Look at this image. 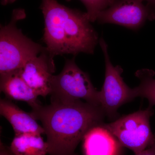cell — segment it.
<instances>
[{"instance_id":"cell-1","label":"cell","mask_w":155,"mask_h":155,"mask_svg":"<svg viewBox=\"0 0 155 155\" xmlns=\"http://www.w3.org/2000/svg\"><path fill=\"white\" fill-rule=\"evenodd\" d=\"M30 114L41 122L49 155H76L79 143L91 128L103 124L105 115L101 107L81 100L41 105Z\"/></svg>"},{"instance_id":"cell-2","label":"cell","mask_w":155,"mask_h":155,"mask_svg":"<svg viewBox=\"0 0 155 155\" xmlns=\"http://www.w3.org/2000/svg\"><path fill=\"white\" fill-rule=\"evenodd\" d=\"M44 41L54 57L65 54H93L99 40L86 13L67 8L56 0H41Z\"/></svg>"},{"instance_id":"cell-3","label":"cell","mask_w":155,"mask_h":155,"mask_svg":"<svg viewBox=\"0 0 155 155\" xmlns=\"http://www.w3.org/2000/svg\"><path fill=\"white\" fill-rule=\"evenodd\" d=\"M25 17L23 9H16L10 22L1 25L0 75L19 70L27 61L46 49L25 36L17 28V22Z\"/></svg>"},{"instance_id":"cell-4","label":"cell","mask_w":155,"mask_h":155,"mask_svg":"<svg viewBox=\"0 0 155 155\" xmlns=\"http://www.w3.org/2000/svg\"><path fill=\"white\" fill-rule=\"evenodd\" d=\"M51 103L67 104L84 100L101 107L99 91L92 83L87 73L76 65L75 58L66 59L63 70L51 79Z\"/></svg>"},{"instance_id":"cell-5","label":"cell","mask_w":155,"mask_h":155,"mask_svg":"<svg viewBox=\"0 0 155 155\" xmlns=\"http://www.w3.org/2000/svg\"><path fill=\"white\" fill-rule=\"evenodd\" d=\"M154 114L152 107L122 116L116 121L103 125L116 137L122 146L135 154L144 150L155 141L150 119Z\"/></svg>"},{"instance_id":"cell-6","label":"cell","mask_w":155,"mask_h":155,"mask_svg":"<svg viewBox=\"0 0 155 155\" xmlns=\"http://www.w3.org/2000/svg\"><path fill=\"white\" fill-rule=\"evenodd\" d=\"M104 56L105 75L102 88L99 91L101 107L105 115L116 117L117 111L121 106L136 97L134 88H130L121 77L123 69L120 66L114 67L108 52L107 45L103 38L99 41Z\"/></svg>"},{"instance_id":"cell-7","label":"cell","mask_w":155,"mask_h":155,"mask_svg":"<svg viewBox=\"0 0 155 155\" xmlns=\"http://www.w3.org/2000/svg\"><path fill=\"white\" fill-rule=\"evenodd\" d=\"M155 19V8L140 0H115L102 11L97 21L101 24L111 23L137 30L147 20Z\"/></svg>"},{"instance_id":"cell-8","label":"cell","mask_w":155,"mask_h":155,"mask_svg":"<svg viewBox=\"0 0 155 155\" xmlns=\"http://www.w3.org/2000/svg\"><path fill=\"white\" fill-rule=\"evenodd\" d=\"M54 58L46 48L19 70L22 79L39 96L50 94L51 79L56 70Z\"/></svg>"},{"instance_id":"cell-9","label":"cell","mask_w":155,"mask_h":155,"mask_svg":"<svg viewBox=\"0 0 155 155\" xmlns=\"http://www.w3.org/2000/svg\"><path fill=\"white\" fill-rule=\"evenodd\" d=\"M0 114L13 127L15 135L24 134H45V130L30 113L22 110L8 99L0 100Z\"/></svg>"},{"instance_id":"cell-10","label":"cell","mask_w":155,"mask_h":155,"mask_svg":"<svg viewBox=\"0 0 155 155\" xmlns=\"http://www.w3.org/2000/svg\"><path fill=\"white\" fill-rule=\"evenodd\" d=\"M103 124L92 127L84 137L85 155H118L121 145Z\"/></svg>"},{"instance_id":"cell-11","label":"cell","mask_w":155,"mask_h":155,"mask_svg":"<svg viewBox=\"0 0 155 155\" xmlns=\"http://www.w3.org/2000/svg\"><path fill=\"white\" fill-rule=\"evenodd\" d=\"M0 89L8 99L25 102L32 109L41 105L38 95L22 79L19 70L0 75Z\"/></svg>"},{"instance_id":"cell-12","label":"cell","mask_w":155,"mask_h":155,"mask_svg":"<svg viewBox=\"0 0 155 155\" xmlns=\"http://www.w3.org/2000/svg\"><path fill=\"white\" fill-rule=\"evenodd\" d=\"M16 155H47L48 145L41 135L24 134L15 136L10 147Z\"/></svg>"},{"instance_id":"cell-13","label":"cell","mask_w":155,"mask_h":155,"mask_svg":"<svg viewBox=\"0 0 155 155\" xmlns=\"http://www.w3.org/2000/svg\"><path fill=\"white\" fill-rule=\"evenodd\" d=\"M154 72L144 69L136 72V76L140 80L138 86L134 88L137 97L145 98L148 100L150 107L155 105V79Z\"/></svg>"},{"instance_id":"cell-14","label":"cell","mask_w":155,"mask_h":155,"mask_svg":"<svg viewBox=\"0 0 155 155\" xmlns=\"http://www.w3.org/2000/svg\"><path fill=\"white\" fill-rule=\"evenodd\" d=\"M69 1L70 0H67ZM85 6L91 22L96 21L100 13L112 5L115 0H80Z\"/></svg>"},{"instance_id":"cell-15","label":"cell","mask_w":155,"mask_h":155,"mask_svg":"<svg viewBox=\"0 0 155 155\" xmlns=\"http://www.w3.org/2000/svg\"><path fill=\"white\" fill-rule=\"evenodd\" d=\"M135 155H155V141L144 150Z\"/></svg>"},{"instance_id":"cell-16","label":"cell","mask_w":155,"mask_h":155,"mask_svg":"<svg viewBox=\"0 0 155 155\" xmlns=\"http://www.w3.org/2000/svg\"><path fill=\"white\" fill-rule=\"evenodd\" d=\"M0 144V155H16L12 153L10 147H8L3 144L2 142Z\"/></svg>"},{"instance_id":"cell-17","label":"cell","mask_w":155,"mask_h":155,"mask_svg":"<svg viewBox=\"0 0 155 155\" xmlns=\"http://www.w3.org/2000/svg\"><path fill=\"white\" fill-rule=\"evenodd\" d=\"M17 0H1V3L3 5H7L16 2Z\"/></svg>"},{"instance_id":"cell-18","label":"cell","mask_w":155,"mask_h":155,"mask_svg":"<svg viewBox=\"0 0 155 155\" xmlns=\"http://www.w3.org/2000/svg\"><path fill=\"white\" fill-rule=\"evenodd\" d=\"M142 2H146L147 4L155 8V0H140Z\"/></svg>"}]
</instances>
